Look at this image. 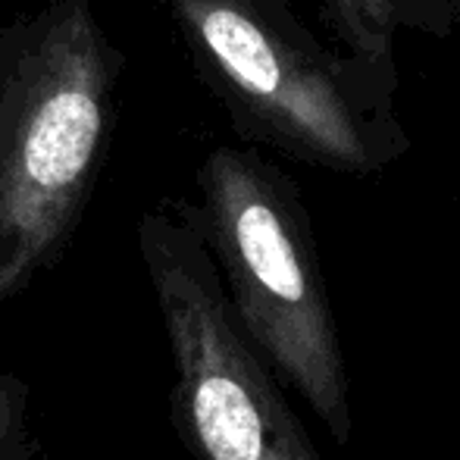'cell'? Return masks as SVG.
Masks as SVG:
<instances>
[{"mask_svg": "<svg viewBox=\"0 0 460 460\" xmlns=\"http://www.w3.org/2000/svg\"><path fill=\"white\" fill-rule=\"evenodd\" d=\"M122 73L94 0L0 25V307L73 244L119 128Z\"/></svg>", "mask_w": 460, "mask_h": 460, "instance_id": "obj_1", "label": "cell"}, {"mask_svg": "<svg viewBox=\"0 0 460 460\" xmlns=\"http://www.w3.org/2000/svg\"><path fill=\"white\" fill-rule=\"evenodd\" d=\"M194 75L248 147L341 176L411 151L398 82L314 35L295 0H166Z\"/></svg>", "mask_w": 460, "mask_h": 460, "instance_id": "obj_2", "label": "cell"}, {"mask_svg": "<svg viewBox=\"0 0 460 460\" xmlns=\"http://www.w3.org/2000/svg\"><path fill=\"white\" fill-rule=\"evenodd\" d=\"M198 194L200 232L242 332L348 445L351 385L301 188L257 147L217 145L198 170Z\"/></svg>", "mask_w": 460, "mask_h": 460, "instance_id": "obj_3", "label": "cell"}, {"mask_svg": "<svg viewBox=\"0 0 460 460\" xmlns=\"http://www.w3.org/2000/svg\"><path fill=\"white\" fill-rule=\"evenodd\" d=\"M138 254L170 354V417L191 460H323L238 326L194 204L141 213Z\"/></svg>", "mask_w": 460, "mask_h": 460, "instance_id": "obj_4", "label": "cell"}, {"mask_svg": "<svg viewBox=\"0 0 460 460\" xmlns=\"http://www.w3.org/2000/svg\"><path fill=\"white\" fill-rule=\"evenodd\" d=\"M332 44L373 73L398 82L394 44L404 35L451 38L457 0H316Z\"/></svg>", "mask_w": 460, "mask_h": 460, "instance_id": "obj_5", "label": "cell"}, {"mask_svg": "<svg viewBox=\"0 0 460 460\" xmlns=\"http://www.w3.org/2000/svg\"><path fill=\"white\" fill-rule=\"evenodd\" d=\"M38 442L31 436V385L0 369V460H31Z\"/></svg>", "mask_w": 460, "mask_h": 460, "instance_id": "obj_6", "label": "cell"}, {"mask_svg": "<svg viewBox=\"0 0 460 460\" xmlns=\"http://www.w3.org/2000/svg\"><path fill=\"white\" fill-rule=\"evenodd\" d=\"M457 22H460V0H457Z\"/></svg>", "mask_w": 460, "mask_h": 460, "instance_id": "obj_7", "label": "cell"}]
</instances>
